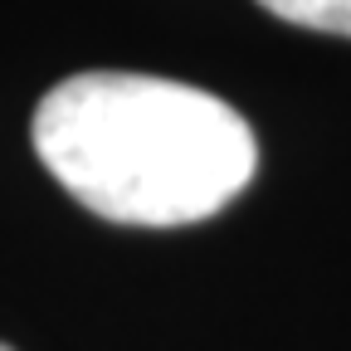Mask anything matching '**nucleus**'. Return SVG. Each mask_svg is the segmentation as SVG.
<instances>
[{"label":"nucleus","mask_w":351,"mask_h":351,"mask_svg":"<svg viewBox=\"0 0 351 351\" xmlns=\"http://www.w3.org/2000/svg\"><path fill=\"white\" fill-rule=\"evenodd\" d=\"M29 137L49 176L112 225H195L258 166L249 122L205 88L156 73H73L39 98Z\"/></svg>","instance_id":"obj_1"},{"label":"nucleus","mask_w":351,"mask_h":351,"mask_svg":"<svg viewBox=\"0 0 351 351\" xmlns=\"http://www.w3.org/2000/svg\"><path fill=\"white\" fill-rule=\"evenodd\" d=\"M258 5L278 20H288V25L351 39V0H258Z\"/></svg>","instance_id":"obj_2"},{"label":"nucleus","mask_w":351,"mask_h":351,"mask_svg":"<svg viewBox=\"0 0 351 351\" xmlns=\"http://www.w3.org/2000/svg\"><path fill=\"white\" fill-rule=\"evenodd\" d=\"M0 351H10V346H0Z\"/></svg>","instance_id":"obj_3"}]
</instances>
